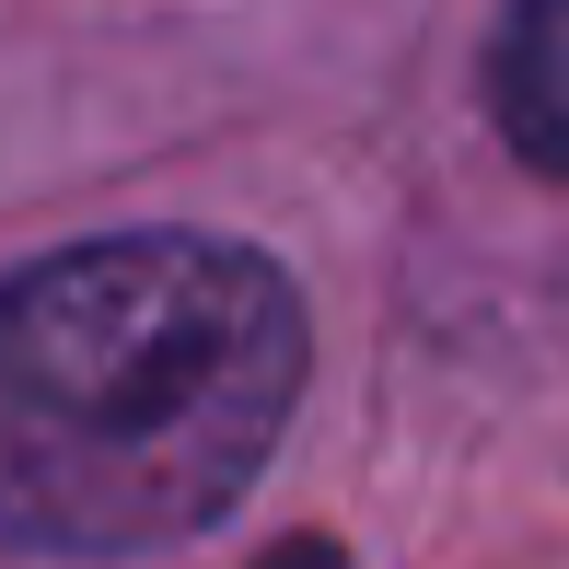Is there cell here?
<instances>
[{"instance_id": "obj_2", "label": "cell", "mask_w": 569, "mask_h": 569, "mask_svg": "<svg viewBox=\"0 0 569 569\" xmlns=\"http://www.w3.org/2000/svg\"><path fill=\"white\" fill-rule=\"evenodd\" d=\"M488 106H500L523 163L569 174V0H511L500 59H488Z\"/></svg>"}, {"instance_id": "obj_1", "label": "cell", "mask_w": 569, "mask_h": 569, "mask_svg": "<svg viewBox=\"0 0 569 569\" xmlns=\"http://www.w3.org/2000/svg\"><path fill=\"white\" fill-rule=\"evenodd\" d=\"M302 407V302L256 244L106 232L0 279V547L210 535Z\"/></svg>"}, {"instance_id": "obj_3", "label": "cell", "mask_w": 569, "mask_h": 569, "mask_svg": "<svg viewBox=\"0 0 569 569\" xmlns=\"http://www.w3.org/2000/svg\"><path fill=\"white\" fill-rule=\"evenodd\" d=\"M256 569H349V558L326 547V535H291V547H268V558H256Z\"/></svg>"}]
</instances>
